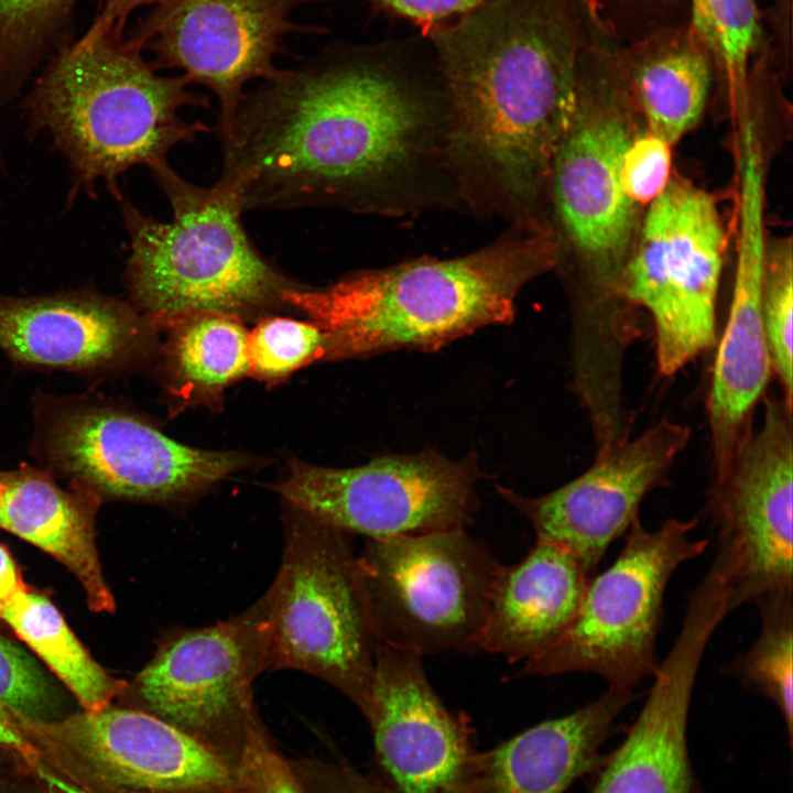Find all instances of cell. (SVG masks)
Segmentation results:
<instances>
[{
  "label": "cell",
  "mask_w": 793,
  "mask_h": 793,
  "mask_svg": "<svg viewBox=\"0 0 793 793\" xmlns=\"http://www.w3.org/2000/svg\"><path fill=\"white\" fill-rule=\"evenodd\" d=\"M221 139L242 211L338 208L404 217L459 208L437 73L327 51L247 93Z\"/></svg>",
  "instance_id": "obj_1"
},
{
  "label": "cell",
  "mask_w": 793,
  "mask_h": 793,
  "mask_svg": "<svg viewBox=\"0 0 793 793\" xmlns=\"http://www.w3.org/2000/svg\"><path fill=\"white\" fill-rule=\"evenodd\" d=\"M586 0H488L428 30L460 209L548 224V178L576 105Z\"/></svg>",
  "instance_id": "obj_2"
},
{
  "label": "cell",
  "mask_w": 793,
  "mask_h": 793,
  "mask_svg": "<svg viewBox=\"0 0 793 793\" xmlns=\"http://www.w3.org/2000/svg\"><path fill=\"white\" fill-rule=\"evenodd\" d=\"M557 260L551 230L511 224L469 253L359 270L322 289L289 290L283 302L324 332L332 357L435 350L510 323L522 289Z\"/></svg>",
  "instance_id": "obj_3"
},
{
  "label": "cell",
  "mask_w": 793,
  "mask_h": 793,
  "mask_svg": "<svg viewBox=\"0 0 793 793\" xmlns=\"http://www.w3.org/2000/svg\"><path fill=\"white\" fill-rule=\"evenodd\" d=\"M181 74L159 75L130 36L85 33L57 48L26 99L34 127L68 159L76 186L105 182L121 199L118 178L129 169L166 164L178 144L210 128L186 121V107L209 108Z\"/></svg>",
  "instance_id": "obj_4"
},
{
  "label": "cell",
  "mask_w": 793,
  "mask_h": 793,
  "mask_svg": "<svg viewBox=\"0 0 793 793\" xmlns=\"http://www.w3.org/2000/svg\"><path fill=\"white\" fill-rule=\"evenodd\" d=\"M622 43L598 21L582 51L571 122L548 178V218L557 248L565 245L580 270L572 315L591 326L619 322L629 311L620 278L637 237L634 206L620 167L634 138Z\"/></svg>",
  "instance_id": "obj_5"
},
{
  "label": "cell",
  "mask_w": 793,
  "mask_h": 793,
  "mask_svg": "<svg viewBox=\"0 0 793 793\" xmlns=\"http://www.w3.org/2000/svg\"><path fill=\"white\" fill-rule=\"evenodd\" d=\"M151 172L172 219L156 220L122 204L131 250L126 280L151 322L172 326L199 313L238 317L283 302L284 292L300 286L254 246L227 187L193 184L169 163Z\"/></svg>",
  "instance_id": "obj_6"
},
{
  "label": "cell",
  "mask_w": 793,
  "mask_h": 793,
  "mask_svg": "<svg viewBox=\"0 0 793 793\" xmlns=\"http://www.w3.org/2000/svg\"><path fill=\"white\" fill-rule=\"evenodd\" d=\"M276 577L265 593V671L316 676L366 716L378 641L345 532L290 507Z\"/></svg>",
  "instance_id": "obj_7"
},
{
  "label": "cell",
  "mask_w": 793,
  "mask_h": 793,
  "mask_svg": "<svg viewBox=\"0 0 793 793\" xmlns=\"http://www.w3.org/2000/svg\"><path fill=\"white\" fill-rule=\"evenodd\" d=\"M499 566L466 529L368 539L357 574L378 643L422 658L479 651Z\"/></svg>",
  "instance_id": "obj_8"
},
{
  "label": "cell",
  "mask_w": 793,
  "mask_h": 793,
  "mask_svg": "<svg viewBox=\"0 0 793 793\" xmlns=\"http://www.w3.org/2000/svg\"><path fill=\"white\" fill-rule=\"evenodd\" d=\"M698 518L666 519L648 530L638 518L613 563L588 580L580 605L561 637L523 663L521 675L594 673L608 687L633 692L652 676L666 587L675 571L700 556L708 539L691 533Z\"/></svg>",
  "instance_id": "obj_9"
},
{
  "label": "cell",
  "mask_w": 793,
  "mask_h": 793,
  "mask_svg": "<svg viewBox=\"0 0 793 793\" xmlns=\"http://www.w3.org/2000/svg\"><path fill=\"white\" fill-rule=\"evenodd\" d=\"M726 245L715 198L686 178L672 176L648 206L621 273L620 293L650 314L663 377L676 374L717 344Z\"/></svg>",
  "instance_id": "obj_10"
},
{
  "label": "cell",
  "mask_w": 793,
  "mask_h": 793,
  "mask_svg": "<svg viewBox=\"0 0 793 793\" xmlns=\"http://www.w3.org/2000/svg\"><path fill=\"white\" fill-rule=\"evenodd\" d=\"M13 715L43 762L96 793H236L233 762L144 710L111 704L51 721Z\"/></svg>",
  "instance_id": "obj_11"
},
{
  "label": "cell",
  "mask_w": 793,
  "mask_h": 793,
  "mask_svg": "<svg viewBox=\"0 0 793 793\" xmlns=\"http://www.w3.org/2000/svg\"><path fill=\"white\" fill-rule=\"evenodd\" d=\"M267 619L263 596L231 619L169 636L123 695L235 763L262 725L253 683L265 671Z\"/></svg>",
  "instance_id": "obj_12"
},
{
  "label": "cell",
  "mask_w": 793,
  "mask_h": 793,
  "mask_svg": "<svg viewBox=\"0 0 793 793\" xmlns=\"http://www.w3.org/2000/svg\"><path fill=\"white\" fill-rule=\"evenodd\" d=\"M761 423L738 438L706 506L716 535L713 562L738 607L793 589V403L763 395Z\"/></svg>",
  "instance_id": "obj_13"
},
{
  "label": "cell",
  "mask_w": 793,
  "mask_h": 793,
  "mask_svg": "<svg viewBox=\"0 0 793 793\" xmlns=\"http://www.w3.org/2000/svg\"><path fill=\"white\" fill-rule=\"evenodd\" d=\"M479 477L475 458L424 452L352 468L293 463L278 490L287 506L329 526L383 539L467 529Z\"/></svg>",
  "instance_id": "obj_14"
},
{
  "label": "cell",
  "mask_w": 793,
  "mask_h": 793,
  "mask_svg": "<svg viewBox=\"0 0 793 793\" xmlns=\"http://www.w3.org/2000/svg\"><path fill=\"white\" fill-rule=\"evenodd\" d=\"M305 0H160L131 34L149 51L155 70L177 69L189 84L218 100V133L225 137L254 79L278 75L283 39L318 31L294 23L291 13Z\"/></svg>",
  "instance_id": "obj_15"
},
{
  "label": "cell",
  "mask_w": 793,
  "mask_h": 793,
  "mask_svg": "<svg viewBox=\"0 0 793 793\" xmlns=\"http://www.w3.org/2000/svg\"><path fill=\"white\" fill-rule=\"evenodd\" d=\"M43 444L54 467L98 496L142 501L184 498L246 463L236 453L186 446L134 415L97 405L56 412Z\"/></svg>",
  "instance_id": "obj_16"
},
{
  "label": "cell",
  "mask_w": 793,
  "mask_h": 793,
  "mask_svg": "<svg viewBox=\"0 0 793 793\" xmlns=\"http://www.w3.org/2000/svg\"><path fill=\"white\" fill-rule=\"evenodd\" d=\"M691 435L688 426L662 419L597 453L587 470L553 491L524 497L498 490L526 518L536 540L568 550L593 576L611 544L640 518L645 497L670 486L673 465Z\"/></svg>",
  "instance_id": "obj_17"
},
{
  "label": "cell",
  "mask_w": 793,
  "mask_h": 793,
  "mask_svg": "<svg viewBox=\"0 0 793 793\" xmlns=\"http://www.w3.org/2000/svg\"><path fill=\"white\" fill-rule=\"evenodd\" d=\"M368 720L397 793H475L479 753L443 704L422 656L378 644Z\"/></svg>",
  "instance_id": "obj_18"
},
{
  "label": "cell",
  "mask_w": 793,
  "mask_h": 793,
  "mask_svg": "<svg viewBox=\"0 0 793 793\" xmlns=\"http://www.w3.org/2000/svg\"><path fill=\"white\" fill-rule=\"evenodd\" d=\"M726 618L714 596L687 595L681 630L652 674L647 699L593 793H697L687 749V719L705 650Z\"/></svg>",
  "instance_id": "obj_19"
},
{
  "label": "cell",
  "mask_w": 793,
  "mask_h": 793,
  "mask_svg": "<svg viewBox=\"0 0 793 793\" xmlns=\"http://www.w3.org/2000/svg\"><path fill=\"white\" fill-rule=\"evenodd\" d=\"M144 326L131 307L98 294L0 300V348L25 363L108 368L141 348Z\"/></svg>",
  "instance_id": "obj_20"
},
{
  "label": "cell",
  "mask_w": 793,
  "mask_h": 793,
  "mask_svg": "<svg viewBox=\"0 0 793 793\" xmlns=\"http://www.w3.org/2000/svg\"><path fill=\"white\" fill-rule=\"evenodd\" d=\"M591 576L566 548L535 540L525 557L499 566L495 576L480 650L526 662L565 631Z\"/></svg>",
  "instance_id": "obj_21"
},
{
  "label": "cell",
  "mask_w": 793,
  "mask_h": 793,
  "mask_svg": "<svg viewBox=\"0 0 793 793\" xmlns=\"http://www.w3.org/2000/svg\"><path fill=\"white\" fill-rule=\"evenodd\" d=\"M633 692L608 687L579 709L479 753L475 793H564L599 762V748Z\"/></svg>",
  "instance_id": "obj_22"
},
{
  "label": "cell",
  "mask_w": 793,
  "mask_h": 793,
  "mask_svg": "<svg viewBox=\"0 0 793 793\" xmlns=\"http://www.w3.org/2000/svg\"><path fill=\"white\" fill-rule=\"evenodd\" d=\"M98 503L99 496L87 487L64 490L44 471H0V528L63 564L82 585L91 610L113 612L96 545Z\"/></svg>",
  "instance_id": "obj_23"
},
{
  "label": "cell",
  "mask_w": 793,
  "mask_h": 793,
  "mask_svg": "<svg viewBox=\"0 0 793 793\" xmlns=\"http://www.w3.org/2000/svg\"><path fill=\"white\" fill-rule=\"evenodd\" d=\"M629 98L647 131L674 145L699 120L715 82L710 52L686 23L622 44Z\"/></svg>",
  "instance_id": "obj_24"
},
{
  "label": "cell",
  "mask_w": 793,
  "mask_h": 793,
  "mask_svg": "<svg viewBox=\"0 0 793 793\" xmlns=\"http://www.w3.org/2000/svg\"><path fill=\"white\" fill-rule=\"evenodd\" d=\"M0 619L72 692L84 710H98L123 695L127 682L109 675L89 654L63 615L28 587L0 607Z\"/></svg>",
  "instance_id": "obj_25"
},
{
  "label": "cell",
  "mask_w": 793,
  "mask_h": 793,
  "mask_svg": "<svg viewBox=\"0 0 793 793\" xmlns=\"http://www.w3.org/2000/svg\"><path fill=\"white\" fill-rule=\"evenodd\" d=\"M172 326L169 360L185 385L211 392L249 372L248 333L238 317L199 313Z\"/></svg>",
  "instance_id": "obj_26"
},
{
  "label": "cell",
  "mask_w": 793,
  "mask_h": 793,
  "mask_svg": "<svg viewBox=\"0 0 793 793\" xmlns=\"http://www.w3.org/2000/svg\"><path fill=\"white\" fill-rule=\"evenodd\" d=\"M689 23L710 52L715 80L735 104L747 91L754 61L769 50L756 0H689Z\"/></svg>",
  "instance_id": "obj_27"
},
{
  "label": "cell",
  "mask_w": 793,
  "mask_h": 793,
  "mask_svg": "<svg viewBox=\"0 0 793 793\" xmlns=\"http://www.w3.org/2000/svg\"><path fill=\"white\" fill-rule=\"evenodd\" d=\"M761 630L752 647L737 659L731 670L750 687L770 699L785 723L789 739L793 730V589L769 594L754 602Z\"/></svg>",
  "instance_id": "obj_28"
},
{
  "label": "cell",
  "mask_w": 793,
  "mask_h": 793,
  "mask_svg": "<svg viewBox=\"0 0 793 793\" xmlns=\"http://www.w3.org/2000/svg\"><path fill=\"white\" fill-rule=\"evenodd\" d=\"M77 0H0V88L12 89L67 42Z\"/></svg>",
  "instance_id": "obj_29"
},
{
  "label": "cell",
  "mask_w": 793,
  "mask_h": 793,
  "mask_svg": "<svg viewBox=\"0 0 793 793\" xmlns=\"http://www.w3.org/2000/svg\"><path fill=\"white\" fill-rule=\"evenodd\" d=\"M793 256L791 239L768 247L763 287L762 318L771 359L781 393L793 403Z\"/></svg>",
  "instance_id": "obj_30"
},
{
  "label": "cell",
  "mask_w": 793,
  "mask_h": 793,
  "mask_svg": "<svg viewBox=\"0 0 793 793\" xmlns=\"http://www.w3.org/2000/svg\"><path fill=\"white\" fill-rule=\"evenodd\" d=\"M326 347V335L315 323L268 318L248 334L249 372L262 379L282 378L325 352Z\"/></svg>",
  "instance_id": "obj_31"
},
{
  "label": "cell",
  "mask_w": 793,
  "mask_h": 793,
  "mask_svg": "<svg viewBox=\"0 0 793 793\" xmlns=\"http://www.w3.org/2000/svg\"><path fill=\"white\" fill-rule=\"evenodd\" d=\"M0 704L21 717L61 718V697L36 661L0 634Z\"/></svg>",
  "instance_id": "obj_32"
},
{
  "label": "cell",
  "mask_w": 793,
  "mask_h": 793,
  "mask_svg": "<svg viewBox=\"0 0 793 793\" xmlns=\"http://www.w3.org/2000/svg\"><path fill=\"white\" fill-rule=\"evenodd\" d=\"M600 23L622 44L689 22V0H586Z\"/></svg>",
  "instance_id": "obj_33"
},
{
  "label": "cell",
  "mask_w": 793,
  "mask_h": 793,
  "mask_svg": "<svg viewBox=\"0 0 793 793\" xmlns=\"http://www.w3.org/2000/svg\"><path fill=\"white\" fill-rule=\"evenodd\" d=\"M672 146L663 138L647 131L636 134L624 151L620 167L621 187L638 208L652 204L669 186Z\"/></svg>",
  "instance_id": "obj_34"
},
{
  "label": "cell",
  "mask_w": 793,
  "mask_h": 793,
  "mask_svg": "<svg viewBox=\"0 0 793 793\" xmlns=\"http://www.w3.org/2000/svg\"><path fill=\"white\" fill-rule=\"evenodd\" d=\"M236 793H308L263 724L247 738L236 761Z\"/></svg>",
  "instance_id": "obj_35"
},
{
  "label": "cell",
  "mask_w": 793,
  "mask_h": 793,
  "mask_svg": "<svg viewBox=\"0 0 793 793\" xmlns=\"http://www.w3.org/2000/svg\"><path fill=\"white\" fill-rule=\"evenodd\" d=\"M372 9L421 25L425 30L456 19L488 0H360Z\"/></svg>",
  "instance_id": "obj_36"
},
{
  "label": "cell",
  "mask_w": 793,
  "mask_h": 793,
  "mask_svg": "<svg viewBox=\"0 0 793 793\" xmlns=\"http://www.w3.org/2000/svg\"><path fill=\"white\" fill-rule=\"evenodd\" d=\"M792 2L793 0H769L763 18L770 59L775 70L781 74L790 69L792 59Z\"/></svg>",
  "instance_id": "obj_37"
},
{
  "label": "cell",
  "mask_w": 793,
  "mask_h": 793,
  "mask_svg": "<svg viewBox=\"0 0 793 793\" xmlns=\"http://www.w3.org/2000/svg\"><path fill=\"white\" fill-rule=\"evenodd\" d=\"M160 0H101L100 11L87 32H113L124 34V28L131 13L145 6H154Z\"/></svg>",
  "instance_id": "obj_38"
},
{
  "label": "cell",
  "mask_w": 793,
  "mask_h": 793,
  "mask_svg": "<svg viewBox=\"0 0 793 793\" xmlns=\"http://www.w3.org/2000/svg\"><path fill=\"white\" fill-rule=\"evenodd\" d=\"M0 749L8 753L25 754L35 748L21 732L14 715L0 704Z\"/></svg>",
  "instance_id": "obj_39"
},
{
  "label": "cell",
  "mask_w": 793,
  "mask_h": 793,
  "mask_svg": "<svg viewBox=\"0 0 793 793\" xmlns=\"http://www.w3.org/2000/svg\"><path fill=\"white\" fill-rule=\"evenodd\" d=\"M26 587L10 553L0 544V607Z\"/></svg>",
  "instance_id": "obj_40"
}]
</instances>
